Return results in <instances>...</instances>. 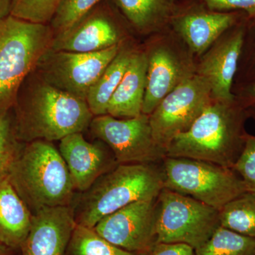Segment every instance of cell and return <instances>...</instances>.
Masks as SVG:
<instances>
[{
    "instance_id": "obj_4",
    "label": "cell",
    "mask_w": 255,
    "mask_h": 255,
    "mask_svg": "<svg viewBox=\"0 0 255 255\" xmlns=\"http://www.w3.org/2000/svg\"><path fill=\"white\" fill-rule=\"evenodd\" d=\"M163 188V174L157 164H119L77 199L75 221L93 228L101 219L124 206L157 199Z\"/></svg>"
},
{
    "instance_id": "obj_19",
    "label": "cell",
    "mask_w": 255,
    "mask_h": 255,
    "mask_svg": "<svg viewBox=\"0 0 255 255\" xmlns=\"http://www.w3.org/2000/svg\"><path fill=\"white\" fill-rule=\"evenodd\" d=\"M32 217L9 175L0 179V242L9 249L21 248L29 232Z\"/></svg>"
},
{
    "instance_id": "obj_18",
    "label": "cell",
    "mask_w": 255,
    "mask_h": 255,
    "mask_svg": "<svg viewBox=\"0 0 255 255\" xmlns=\"http://www.w3.org/2000/svg\"><path fill=\"white\" fill-rule=\"evenodd\" d=\"M147 82L142 114L150 115L157 106L186 77L174 55L157 48L147 55Z\"/></svg>"
},
{
    "instance_id": "obj_33",
    "label": "cell",
    "mask_w": 255,
    "mask_h": 255,
    "mask_svg": "<svg viewBox=\"0 0 255 255\" xmlns=\"http://www.w3.org/2000/svg\"><path fill=\"white\" fill-rule=\"evenodd\" d=\"M14 0H0V20L11 15Z\"/></svg>"
},
{
    "instance_id": "obj_7",
    "label": "cell",
    "mask_w": 255,
    "mask_h": 255,
    "mask_svg": "<svg viewBox=\"0 0 255 255\" xmlns=\"http://www.w3.org/2000/svg\"><path fill=\"white\" fill-rule=\"evenodd\" d=\"M219 211L163 188L157 199L156 244L182 243L194 250L220 227Z\"/></svg>"
},
{
    "instance_id": "obj_12",
    "label": "cell",
    "mask_w": 255,
    "mask_h": 255,
    "mask_svg": "<svg viewBox=\"0 0 255 255\" xmlns=\"http://www.w3.org/2000/svg\"><path fill=\"white\" fill-rule=\"evenodd\" d=\"M110 1H102L73 26L55 35L50 48L93 53L122 44V28Z\"/></svg>"
},
{
    "instance_id": "obj_10",
    "label": "cell",
    "mask_w": 255,
    "mask_h": 255,
    "mask_svg": "<svg viewBox=\"0 0 255 255\" xmlns=\"http://www.w3.org/2000/svg\"><path fill=\"white\" fill-rule=\"evenodd\" d=\"M211 90L199 75L186 77L157 106L150 115L152 136L167 150L169 142L189 130L211 103Z\"/></svg>"
},
{
    "instance_id": "obj_11",
    "label": "cell",
    "mask_w": 255,
    "mask_h": 255,
    "mask_svg": "<svg viewBox=\"0 0 255 255\" xmlns=\"http://www.w3.org/2000/svg\"><path fill=\"white\" fill-rule=\"evenodd\" d=\"M157 199L124 206L101 219L93 228L125 251L137 254L150 252L156 244Z\"/></svg>"
},
{
    "instance_id": "obj_27",
    "label": "cell",
    "mask_w": 255,
    "mask_h": 255,
    "mask_svg": "<svg viewBox=\"0 0 255 255\" xmlns=\"http://www.w3.org/2000/svg\"><path fill=\"white\" fill-rule=\"evenodd\" d=\"M60 0H14L11 15L29 22L49 24Z\"/></svg>"
},
{
    "instance_id": "obj_24",
    "label": "cell",
    "mask_w": 255,
    "mask_h": 255,
    "mask_svg": "<svg viewBox=\"0 0 255 255\" xmlns=\"http://www.w3.org/2000/svg\"><path fill=\"white\" fill-rule=\"evenodd\" d=\"M69 255H138L114 246L94 228L76 224L68 248Z\"/></svg>"
},
{
    "instance_id": "obj_34",
    "label": "cell",
    "mask_w": 255,
    "mask_h": 255,
    "mask_svg": "<svg viewBox=\"0 0 255 255\" xmlns=\"http://www.w3.org/2000/svg\"><path fill=\"white\" fill-rule=\"evenodd\" d=\"M9 248L0 242V255H8Z\"/></svg>"
},
{
    "instance_id": "obj_20",
    "label": "cell",
    "mask_w": 255,
    "mask_h": 255,
    "mask_svg": "<svg viewBox=\"0 0 255 255\" xmlns=\"http://www.w3.org/2000/svg\"><path fill=\"white\" fill-rule=\"evenodd\" d=\"M135 50L122 45L115 58L94 84L86 102L94 117L107 114V107L127 71Z\"/></svg>"
},
{
    "instance_id": "obj_29",
    "label": "cell",
    "mask_w": 255,
    "mask_h": 255,
    "mask_svg": "<svg viewBox=\"0 0 255 255\" xmlns=\"http://www.w3.org/2000/svg\"><path fill=\"white\" fill-rule=\"evenodd\" d=\"M246 59L248 67V73L246 74L248 79L244 87L255 83V14L247 18L240 60Z\"/></svg>"
},
{
    "instance_id": "obj_15",
    "label": "cell",
    "mask_w": 255,
    "mask_h": 255,
    "mask_svg": "<svg viewBox=\"0 0 255 255\" xmlns=\"http://www.w3.org/2000/svg\"><path fill=\"white\" fill-rule=\"evenodd\" d=\"M76 224L73 206L37 211L20 248L22 255H65Z\"/></svg>"
},
{
    "instance_id": "obj_3",
    "label": "cell",
    "mask_w": 255,
    "mask_h": 255,
    "mask_svg": "<svg viewBox=\"0 0 255 255\" xmlns=\"http://www.w3.org/2000/svg\"><path fill=\"white\" fill-rule=\"evenodd\" d=\"M9 177L33 214L46 208L73 206L75 189L71 177L52 142L38 140L24 143Z\"/></svg>"
},
{
    "instance_id": "obj_23",
    "label": "cell",
    "mask_w": 255,
    "mask_h": 255,
    "mask_svg": "<svg viewBox=\"0 0 255 255\" xmlns=\"http://www.w3.org/2000/svg\"><path fill=\"white\" fill-rule=\"evenodd\" d=\"M195 255H255V238L246 237L227 228H217Z\"/></svg>"
},
{
    "instance_id": "obj_28",
    "label": "cell",
    "mask_w": 255,
    "mask_h": 255,
    "mask_svg": "<svg viewBox=\"0 0 255 255\" xmlns=\"http://www.w3.org/2000/svg\"><path fill=\"white\" fill-rule=\"evenodd\" d=\"M233 170L241 178L248 190L255 191V136L248 134L244 147Z\"/></svg>"
},
{
    "instance_id": "obj_9",
    "label": "cell",
    "mask_w": 255,
    "mask_h": 255,
    "mask_svg": "<svg viewBox=\"0 0 255 255\" xmlns=\"http://www.w3.org/2000/svg\"><path fill=\"white\" fill-rule=\"evenodd\" d=\"M88 129L110 147L118 164H156L166 157L165 150L152 136L149 115L128 119L97 116Z\"/></svg>"
},
{
    "instance_id": "obj_14",
    "label": "cell",
    "mask_w": 255,
    "mask_h": 255,
    "mask_svg": "<svg viewBox=\"0 0 255 255\" xmlns=\"http://www.w3.org/2000/svg\"><path fill=\"white\" fill-rule=\"evenodd\" d=\"M58 150L68 167L75 191L80 193L88 190L102 175L119 164L105 142L87 141L82 132L63 137Z\"/></svg>"
},
{
    "instance_id": "obj_6",
    "label": "cell",
    "mask_w": 255,
    "mask_h": 255,
    "mask_svg": "<svg viewBox=\"0 0 255 255\" xmlns=\"http://www.w3.org/2000/svg\"><path fill=\"white\" fill-rule=\"evenodd\" d=\"M161 168L164 188L190 196L219 211L230 201L248 190L233 169L212 162L165 157Z\"/></svg>"
},
{
    "instance_id": "obj_26",
    "label": "cell",
    "mask_w": 255,
    "mask_h": 255,
    "mask_svg": "<svg viewBox=\"0 0 255 255\" xmlns=\"http://www.w3.org/2000/svg\"><path fill=\"white\" fill-rule=\"evenodd\" d=\"M105 0H60L49 23L55 35L68 29Z\"/></svg>"
},
{
    "instance_id": "obj_1",
    "label": "cell",
    "mask_w": 255,
    "mask_h": 255,
    "mask_svg": "<svg viewBox=\"0 0 255 255\" xmlns=\"http://www.w3.org/2000/svg\"><path fill=\"white\" fill-rule=\"evenodd\" d=\"M12 111L16 137L23 143L60 141L87 130L94 118L86 101L52 86L35 70L20 87Z\"/></svg>"
},
{
    "instance_id": "obj_22",
    "label": "cell",
    "mask_w": 255,
    "mask_h": 255,
    "mask_svg": "<svg viewBox=\"0 0 255 255\" xmlns=\"http://www.w3.org/2000/svg\"><path fill=\"white\" fill-rule=\"evenodd\" d=\"M221 227L255 238V191H246L219 211Z\"/></svg>"
},
{
    "instance_id": "obj_35",
    "label": "cell",
    "mask_w": 255,
    "mask_h": 255,
    "mask_svg": "<svg viewBox=\"0 0 255 255\" xmlns=\"http://www.w3.org/2000/svg\"><path fill=\"white\" fill-rule=\"evenodd\" d=\"M248 113L255 119V105L251 106L248 107Z\"/></svg>"
},
{
    "instance_id": "obj_16",
    "label": "cell",
    "mask_w": 255,
    "mask_h": 255,
    "mask_svg": "<svg viewBox=\"0 0 255 255\" xmlns=\"http://www.w3.org/2000/svg\"><path fill=\"white\" fill-rule=\"evenodd\" d=\"M248 16L242 11L190 13L178 19L177 28L191 49L202 54L223 33Z\"/></svg>"
},
{
    "instance_id": "obj_25",
    "label": "cell",
    "mask_w": 255,
    "mask_h": 255,
    "mask_svg": "<svg viewBox=\"0 0 255 255\" xmlns=\"http://www.w3.org/2000/svg\"><path fill=\"white\" fill-rule=\"evenodd\" d=\"M23 145L16 137L12 109L0 112V179L9 175Z\"/></svg>"
},
{
    "instance_id": "obj_21",
    "label": "cell",
    "mask_w": 255,
    "mask_h": 255,
    "mask_svg": "<svg viewBox=\"0 0 255 255\" xmlns=\"http://www.w3.org/2000/svg\"><path fill=\"white\" fill-rule=\"evenodd\" d=\"M124 17L135 29L147 31L170 11L172 0H114Z\"/></svg>"
},
{
    "instance_id": "obj_31",
    "label": "cell",
    "mask_w": 255,
    "mask_h": 255,
    "mask_svg": "<svg viewBox=\"0 0 255 255\" xmlns=\"http://www.w3.org/2000/svg\"><path fill=\"white\" fill-rule=\"evenodd\" d=\"M149 255H195L194 248L182 243H157Z\"/></svg>"
},
{
    "instance_id": "obj_17",
    "label": "cell",
    "mask_w": 255,
    "mask_h": 255,
    "mask_svg": "<svg viewBox=\"0 0 255 255\" xmlns=\"http://www.w3.org/2000/svg\"><path fill=\"white\" fill-rule=\"evenodd\" d=\"M147 66V55L135 50L122 81L111 98L107 114L117 119L134 118L142 114Z\"/></svg>"
},
{
    "instance_id": "obj_30",
    "label": "cell",
    "mask_w": 255,
    "mask_h": 255,
    "mask_svg": "<svg viewBox=\"0 0 255 255\" xmlns=\"http://www.w3.org/2000/svg\"><path fill=\"white\" fill-rule=\"evenodd\" d=\"M210 9L216 11H242L252 16L255 14V0H204Z\"/></svg>"
},
{
    "instance_id": "obj_13",
    "label": "cell",
    "mask_w": 255,
    "mask_h": 255,
    "mask_svg": "<svg viewBox=\"0 0 255 255\" xmlns=\"http://www.w3.org/2000/svg\"><path fill=\"white\" fill-rule=\"evenodd\" d=\"M248 17L228 30L201 62L198 75L209 84L211 95L217 102L231 104L236 101L232 92L233 85L239 65Z\"/></svg>"
},
{
    "instance_id": "obj_8",
    "label": "cell",
    "mask_w": 255,
    "mask_h": 255,
    "mask_svg": "<svg viewBox=\"0 0 255 255\" xmlns=\"http://www.w3.org/2000/svg\"><path fill=\"white\" fill-rule=\"evenodd\" d=\"M122 45L93 53L49 48L38 60L34 70L52 86L86 101L90 89L115 58Z\"/></svg>"
},
{
    "instance_id": "obj_32",
    "label": "cell",
    "mask_w": 255,
    "mask_h": 255,
    "mask_svg": "<svg viewBox=\"0 0 255 255\" xmlns=\"http://www.w3.org/2000/svg\"><path fill=\"white\" fill-rule=\"evenodd\" d=\"M236 99L245 107L255 105V83L242 87L241 97Z\"/></svg>"
},
{
    "instance_id": "obj_2",
    "label": "cell",
    "mask_w": 255,
    "mask_h": 255,
    "mask_svg": "<svg viewBox=\"0 0 255 255\" xmlns=\"http://www.w3.org/2000/svg\"><path fill=\"white\" fill-rule=\"evenodd\" d=\"M248 108L216 102L204 111L189 130L174 137L166 157L200 159L233 169L244 147Z\"/></svg>"
},
{
    "instance_id": "obj_5",
    "label": "cell",
    "mask_w": 255,
    "mask_h": 255,
    "mask_svg": "<svg viewBox=\"0 0 255 255\" xmlns=\"http://www.w3.org/2000/svg\"><path fill=\"white\" fill-rule=\"evenodd\" d=\"M53 37L50 24L11 15L0 20V112L12 109L20 87L50 48Z\"/></svg>"
}]
</instances>
